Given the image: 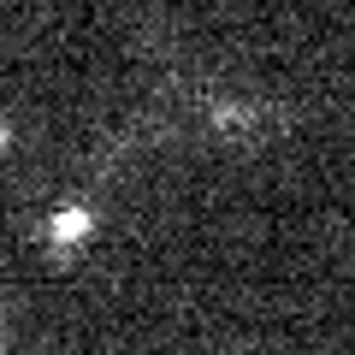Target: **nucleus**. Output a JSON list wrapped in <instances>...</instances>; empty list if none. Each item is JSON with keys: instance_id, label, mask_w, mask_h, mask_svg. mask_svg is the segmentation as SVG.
Returning a JSON list of instances; mask_svg holds the SVG:
<instances>
[{"instance_id": "f257e3e1", "label": "nucleus", "mask_w": 355, "mask_h": 355, "mask_svg": "<svg viewBox=\"0 0 355 355\" xmlns=\"http://www.w3.org/2000/svg\"><path fill=\"white\" fill-rule=\"evenodd\" d=\"M89 225H95V219H89V207H60V214H53V225H48V237L60 243V249H71V243L89 237Z\"/></svg>"}, {"instance_id": "f03ea898", "label": "nucleus", "mask_w": 355, "mask_h": 355, "mask_svg": "<svg viewBox=\"0 0 355 355\" xmlns=\"http://www.w3.org/2000/svg\"><path fill=\"white\" fill-rule=\"evenodd\" d=\"M6 137H12V125H6V119H0V148H6Z\"/></svg>"}]
</instances>
